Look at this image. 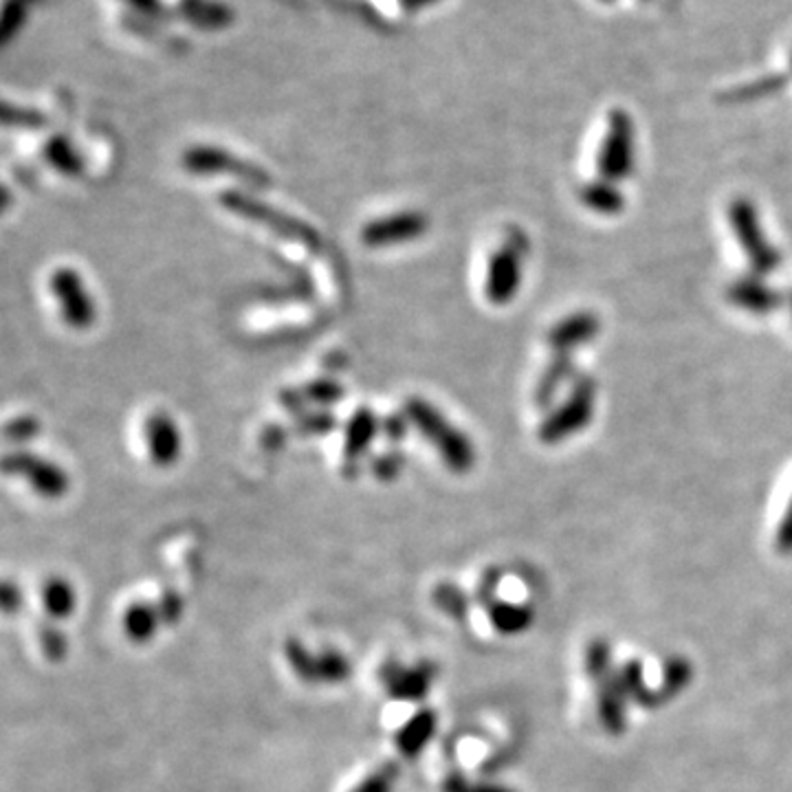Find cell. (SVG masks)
Wrapping results in <instances>:
<instances>
[{
	"label": "cell",
	"mask_w": 792,
	"mask_h": 792,
	"mask_svg": "<svg viewBox=\"0 0 792 792\" xmlns=\"http://www.w3.org/2000/svg\"><path fill=\"white\" fill-rule=\"evenodd\" d=\"M403 414L412 427H416L440 454L447 469L454 474H467L476 465V447L472 438L449 423L429 400L412 396L403 405Z\"/></svg>",
	"instance_id": "cell-1"
},
{
	"label": "cell",
	"mask_w": 792,
	"mask_h": 792,
	"mask_svg": "<svg viewBox=\"0 0 792 792\" xmlns=\"http://www.w3.org/2000/svg\"><path fill=\"white\" fill-rule=\"evenodd\" d=\"M218 202L227 211H231V214H236V216H240V218H245V220H249L254 225H260V227L269 229L271 234H276V236H280L285 240L299 242L310 251H319V247H321L319 234L308 222L299 220L291 214H285V211L276 209L274 205H269V202H265V200H260L254 195H245L240 190H222L220 197H218Z\"/></svg>",
	"instance_id": "cell-2"
},
{
	"label": "cell",
	"mask_w": 792,
	"mask_h": 792,
	"mask_svg": "<svg viewBox=\"0 0 792 792\" xmlns=\"http://www.w3.org/2000/svg\"><path fill=\"white\" fill-rule=\"evenodd\" d=\"M731 231L744 251L753 276H769L780 269L782 256L764 234L760 211L749 198H733L729 205Z\"/></svg>",
	"instance_id": "cell-3"
},
{
	"label": "cell",
	"mask_w": 792,
	"mask_h": 792,
	"mask_svg": "<svg viewBox=\"0 0 792 792\" xmlns=\"http://www.w3.org/2000/svg\"><path fill=\"white\" fill-rule=\"evenodd\" d=\"M636 166V126L627 110L614 108L607 115V128L596 157L598 179L621 184Z\"/></svg>",
	"instance_id": "cell-4"
},
{
	"label": "cell",
	"mask_w": 792,
	"mask_h": 792,
	"mask_svg": "<svg viewBox=\"0 0 792 792\" xmlns=\"http://www.w3.org/2000/svg\"><path fill=\"white\" fill-rule=\"evenodd\" d=\"M596 403V384L593 377H577L568 398L557 405L539 425L537 438L544 445H560L566 443L571 436L584 432L594 416Z\"/></svg>",
	"instance_id": "cell-5"
},
{
	"label": "cell",
	"mask_w": 792,
	"mask_h": 792,
	"mask_svg": "<svg viewBox=\"0 0 792 792\" xmlns=\"http://www.w3.org/2000/svg\"><path fill=\"white\" fill-rule=\"evenodd\" d=\"M528 254V240L519 229L506 231V240L495 249L487 265L485 296L494 306L511 304L522 287V260Z\"/></svg>",
	"instance_id": "cell-6"
},
{
	"label": "cell",
	"mask_w": 792,
	"mask_h": 792,
	"mask_svg": "<svg viewBox=\"0 0 792 792\" xmlns=\"http://www.w3.org/2000/svg\"><path fill=\"white\" fill-rule=\"evenodd\" d=\"M184 168L190 175L209 177V175H231L242 184L265 190L271 186V177L260 166L240 159L238 155L218 148V146H192L184 152Z\"/></svg>",
	"instance_id": "cell-7"
},
{
	"label": "cell",
	"mask_w": 792,
	"mask_h": 792,
	"mask_svg": "<svg viewBox=\"0 0 792 792\" xmlns=\"http://www.w3.org/2000/svg\"><path fill=\"white\" fill-rule=\"evenodd\" d=\"M285 656L297 679L308 685H337L348 681L353 674L350 661L344 654L326 650L315 656L297 638H287Z\"/></svg>",
	"instance_id": "cell-8"
},
{
	"label": "cell",
	"mask_w": 792,
	"mask_h": 792,
	"mask_svg": "<svg viewBox=\"0 0 792 792\" xmlns=\"http://www.w3.org/2000/svg\"><path fill=\"white\" fill-rule=\"evenodd\" d=\"M2 472L7 476L27 481L36 494L47 499H60L69 492V476L60 465L24 449L7 454L2 461Z\"/></svg>",
	"instance_id": "cell-9"
},
{
	"label": "cell",
	"mask_w": 792,
	"mask_h": 792,
	"mask_svg": "<svg viewBox=\"0 0 792 792\" xmlns=\"http://www.w3.org/2000/svg\"><path fill=\"white\" fill-rule=\"evenodd\" d=\"M49 289L58 297L60 313L67 326L73 330H87L98 319V306L85 289L82 276L71 267H60L49 278Z\"/></svg>",
	"instance_id": "cell-10"
},
{
	"label": "cell",
	"mask_w": 792,
	"mask_h": 792,
	"mask_svg": "<svg viewBox=\"0 0 792 792\" xmlns=\"http://www.w3.org/2000/svg\"><path fill=\"white\" fill-rule=\"evenodd\" d=\"M429 227V218L423 211L407 209L390 216L375 218L362 227V242L370 249H384L400 242L420 238Z\"/></svg>",
	"instance_id": "cell-11"
},
{
	"label": "cell",
	"mask_w": 792,
	"mask_h": 792,
	"mask_svg": "<svg viewBox=\"0 0 792 792\" xmlns=\"http://www.w3.org/2000/svg\"><path fill=\"white\" fill-rule=\"evenodd\" d=\"M434 679H436V667L432 663H418L414 667H403L396 661H388L379 670L382 687L390 697L403 700V702L423 700L429 693Z\"/></svg>",
	"instance_id": "cell-12"
},
{
	"label": "cell",
	"mask_w": 792,
	"mask_h": 792,
	"mask_svg": "<svg viewBox=\"0 0 792 792\" xmlns=\"http://www.w3.org/2000/svg\"><path fill=\"white\" fill-rule=\"evenodd\" d=\"M146 443H148V454L150 463L155 467L168 469L172 467L179 456H181V429L175 423V418L168 412H155L146 420Z\"/></svg>",
	"instance_id": "cell-13"
},
{
	"label": "cell",
	"mask_w": 792,
	"mask_h": 792,
	"mask_svg": "<svg viewBox=\"0 0 792 792\" xmlns=\"http://www.w3.org/2000/svg\"><path fill=\"white\" fill-rule=\"evenodd\" d=\"M598 330H601V319L591 310H580V313H573L568 317L560 319L546 333V344L553 353L575 355L577 348L596 339Z\"/></svg>",
	"instance_id": "cell-14"
},
{
	"label": "cell",
	"mask_w": 792,
	"mask_h": 792,
	"mask_svg": "<svg viewBox=\"0 0 792 792\" xmlns=\"http://www.w3.org/2000/svg\"><path fill=\"white\" fill-rule=\"evenodd\" d=\"M726 297L733 306L753 315H769L784 304L782 296L773 287H769L764 278L753 274L733 280L726 289Z\"/></svg>",
	"instance_id": "cell-15"
},
{
	"label": "cell",
	"mask_w": 792,
	"mask_h": 792,
	"mask_svg": "<svg viewBox=\"0 0 792 792\" xmlns=\"http://www.w3.org/2000/svg\"><path fill=\"white\" fill-rule=\"evenodd\" d=\"M379 418L373 409L359 407L348 425H346V440H344V454L348 463H359V458L370 449L375 436L379 434Z\"/></svg>",
	"instance_id": "cell-16"
},
{
	"label": "cell",
	"mask_w": 792,
	"mask_h": 792,
	"mask_svg": "<svg viewBox=\"0 0 792 792\" xmlns=\"http://www.w3.org/2000/svg\"><path fill=\"white\" fill-rule=\"evenodd\" d=\"M436 731V713L429 709H423L414 713L396 733V749L403 758L412 760L416 758L432 740Z\"/></svg>",
	"instance_id": "cell-17"
},
{
	"label": "cell",
	"mask_w": 792,
	"mask_h": 792,
	"mask_svg": "<svg viewBox=\"0 0 792 792\" xmlns=\"http://www.w3.org/2000/svg\"><path fill=\"white\" fill-rule=\"evenodd\" d=\"M575 375V362H573V355H566V353H553L546 370L542 373L537 386H535V405L539 409H546L553 405L555 396L560 393V388L564 384H568Z\"/></svg>",
	"instance_id": "cell-18"
},
{
	"label": "cell",
	"mask_w": 792,
	"mask_h": 792,
	"mask_svg": "<svg viewBox=\"0 0 792 792\" xmlns=\"http://www.w3.org/2000/svg\"><path fill=\"white\" fill-rule=\"evenodd\" d=\"M44 161L62 177L78 179L85 175V157L67 135H53L42 148Z\"/></svg>",
	"instance_id": "cell-19"
},
{
	"label": "cell",
	"mask_w": 792,
	"mask_h": 792,
	"mask_svg": "<svg viewBox=\"0 0 792 792\" xmlns=\"http://www.w3.org/2000/svg\"><path fill=\"white\" fill-rule=\"evenodd\" d=\"M161 625H164V621H161V614L157 610V603L137 601L123 614V630H126V636L132 643L152 641Z\"/></svg>",
	"instance_id": "cell-20"
},
{
	"label": "cell",
	"mask_w": 792,
	"mask_h": 792,
	"mask_svg": "<svg viewBox=\"0 0 792 792\" xmlns=\"http://www.w3.org/2000/svg\"><path fill=\"white\" fill-rule=\"evenodd\" d=\"M580 200L601 216H616L623 211L625 207V197L621 195L618 186L605 179H596L593 184L584 186L580 192Z\"/></svg>",
	"instance_id": "cell-21"
},
{
	"label": "cell",
	"mask_w": 792,
	"mask_h": 792,
	"mask_svg": "<svg viewBox=\"0 0 792 792\" xmlns=\"http://www.w3.org/2000/svg\"><path fill=\"white\" fill-rule=\"evenodd\" d=\"M791 82V73H771L764 78H758L744 87H737L729 93L722 96V101L726 103H746V101H755V99L771 98L782 93Z\"/></svg>",
	"instance_id": "cell-22"
},
{
	"label": "cell",
	"mask_w": 792,
	"mask_h": 792,
	"mask_svg": "<svg viewBox=\"0 0 792 792\" xmlns=\"http://www.w3.org/2000/svg\"><path fill=\"white\" fill-rule=\"evenodd\" d=\"M76 591L73 586L62 580V577H51L47 580L44 588H42V605L49 618H67L73 614L76 610Z\"/></svg>",
	"instance_id": "cell-23"
},
{
	"label": "cell",
	"mask_w": 792,
	"mask_h": 792,
	"mask_svg": "<svg viewBox=\"0 0 792 792\" xmlns=\"http://www.w3.org/2000/svg\"><path fill=\"white\" fill-rule=\"evenodd\" d=\"M38 643H40V647H42V652H44V656L49 661L60 663V661L67 659V650H69L67 647V638L60 632V627H56L53 618H49V621L44 618V621L38 623Z\"/></svg>",
	"instance_id": "cell-24"
},
{
	"label": "cell",
	"mask_w": 792,
	"mask_h": 792,
	"mask_svg": "<svg viewBox=\"0 0 792 792\" xmlns=\"http://www.w3.org/2000/svg\"><path fill=\"white\" fill-rule=\"evenodd\" d=\"M400 775L398 762H384L366 780H362L350 792H393Z\"/></svg>",
	"instance_id": "cell-25"
},
{
	"label": "cell",
	"mask_w": 792,
	"mask_h": 792,
	"mask_svg": "<svg viewBox=\"0 0 792 792\" xmlns=\"http://www.w3.org/2000/svg\"><path fill=\"white\" fill-rule=\"evenodd\" d=\"M301 395L315 405L328 407V405L339 403L346 393H344L341 384H337L335 379H315L301 388Z\"/></svg>",
	"instance_id": "cell-26"
},
{
	"label": "cell",
	"mask_w": 792,
	"mask_h": 792,
	"mask_svg": "<svg viewBox=\"0 0 792 792\" xmlns=\"http://www.w3.org/2000/svg\"><path fill=\"white\" fill-rule=\"evenodd\" d=\"M2 121H4V126L27 128V130H40L47 126V117L40 110L24 108V106H11V103H4Z\"/></svg>",
	"instance_id": "cell-27"
},
{
	"label": "cell",
	"mask_w": 792,
	"mask_h": 792,
	"mask_svg": "<svg viewBox=\"0 0 792 792\" xmlns=\"http://www.w3.org/2000/svg\"><path fill=\"white\" fill-rule=\"evenodd\" d=\"M434 603H436L443 612L452 614L454 618H465V614H467V598H465V594L461 593L458 588L449 586V584H440V586L434 591Z\"/></svg>",
	"instance_id": "cell-28"
},
{
	"label": "cell",
	"mask_w": 792,
	"mask_h": 792,
	"mask_svg": "<svg viewBox=\"0 0 792 792\" xmlns=\"http://www.w3.org/2000/svg\"><path fill=\"white\" fill-rule=\"evenodd\" d=\"M337 418L321 409V412H313V414H301L297 418L296 429L304 436H315V434H328L330 429H335Z\"/></svg>",
	"instance_id": "cell-29"
},
{
	"label": "cell",
	"mask_w": 792,
	"mask_h": 792,
	"mask_svg": "<svg viewBox=\"0 0 792 792\" xmlns=\"http://www.w3.org/2000/svg\"><path fill=\"white\" fill-rule=\"evenodd\" d=\"M157 610L161 614L164 625H175L184 616L186 598L181 596L177 588H166L159 596V601H157Z\"/></svg>",
	"instance_id": "cell-30"
},
{
	"label": "cell",
	"mask_w": 792,
	"mask_h": 792,
	"mask_svg": "<svg viewBox=\"0 0 792 792\" xmlns=\"http://www.w3.org/2000/svg\"><path fill=\"white\" fill-rule=\"evenodd\" d=\"M40 432V420L33 418V416H20V418H13L7 423L4 427V436L13 443H22V440H29L33 438L36 434Z\"/></svg>",
	"instance_id": "cell-31"
},
{
	"label": "cell",
	"mask_w": 792,
	"mask_h": 792,
	"mask_svg": "<svg viewBox=\"0 0 792 792\" xmlns=\"http://www.w3.org/2000/svg\"><path fill=\"white\" fill-rule=\"evenodd\" d=\"M403 465H405L403 456L398 452H390V454H382L379 458H375L373 472L382 483H393V481H396V476L400 474Z\"/></svg>",
	"instance_id": "cell-32"
},
{
	"label": "cell",
	"mask_w": 792,
	"mask_h": 792,
	"mask_svg": "<svg viewBox=\"0 0 792 792\" xmlns=\"http://www.w3.org/2000/svg\"><path fill=\"white\" fill-rule=\"evenodd\" d=\"M2 610L4 614H13L22 607V593L18 586H13L11 582H2Z\"/></svg>",
	"instance_id": "cell-33"
},
{
	"label": "cell",
	"mask_w": 792,
	"mask_h": 792,
	"mask_svg": "<svg viewBox=\"0 0 792 792\" xmlns=\"http://www.w3.org/2000/svg\"><path fill=\"white\" fill-rule=\"evenodd\" d=\"M443 792H504L492 789V786H474L465 782L461 775H452L443 782Z\"/></svg>",
	"instance_id": "cell-34"
},
{
	"label": "cell",
	"mask_w": 792,
	"mask_h": 792,
	"mask_svg": "<svg viewBox=\"0 0 792 792\" xmlns=\"http://www.w3.org/2000/svg\"><path fill=\"white\" fill-rule=\"evenodd\" d=\"M407 425H409V420L405 418V414H403V416H390V418L386 420L384 429H386V434H388L393 440H400V438L405 436V432H407Z\"/></svg>",
	"instance_id": "cell-35"
},
{
	"label": "cell",
	"mask_w": 792,
	"mask_h": 792,
	"mask_svg": "<svg viewBox=\"0 0 792 792\" xmlns=\"http://www.w3.org/2000/svg\"><path fill=\"white\" fill-rule=\"evenodd\" d=\"M306 398H304V395H301V390H283L280 393V403L291 412V414H301V403H304Z\"/></svg>",
	"instance_id": "cell-36"
},
{
	"label": "cell",
	"mask_w": 792,
	"mask_h": 792,
	"mask_svg": "<svg viewBox=\"0 0 792 792\" xmlns=\"http://www.w3.org/2000/svg\"><path fill=\"white\" fill-rule=\"evenodd\" d=\"M780 544L784 548H792V499L789 506V513L782 519V528H780Z\"/></svg>",
	"instance_id": "cell-37"
},
{
	"label": "cell",
	"mask_w": 792,
	"mask_h": 792,
	"mask_svg": "<svg viewBox=\"0 0 792 792\" xmlns=\"http://www.w3.org/2000/svg\"><path fill=\"white\" fill-rule=\"evenodd\" d=\"M789 71H791V78H792V51H791V60H789Z\"/></svg>",
	"instance_id": "cell-38"
},
{
	"label": "cell",
	"mask_w": 792,
	"mask_h": 792,
	"mask_svg": "<svg viewBox=\"0 0 792 792\" xmlns=\"http://www.w3.org/2000/svg\"><path fill=\"white\" fill-rule=\"evenodd\" d=\"M598 2H614V0H598Z\"/></svg>",
	"instance_id": "cell-39"
},
{
	"label": "cell",
	"mask_w": 792,
	"mask_h": 792,
	"mask_svg": "<svg viewBox=\"0 0 792 792\" xmlns=\"http://www.w3.org/2000/svg\"><path fill=\"white\" fill-rule=\"evenodd\" d=\"M791 308H792V296H791Z\"/></svg>",
	"instance_id": "cell-40"
}]
</instances>
